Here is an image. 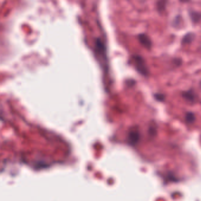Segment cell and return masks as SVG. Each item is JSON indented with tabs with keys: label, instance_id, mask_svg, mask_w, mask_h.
Masks as SVG:
<instances>
[{
	"label": "cell",
	"instance_id": "cell-1",
	"mask_svg": "<svg viewBox=\"0 0 201 201\" xmlns=\"http://www.w3.org/2000/svg\"><path fill=\"white\" fill-rule=\"evenodd\" d=\"M132 60L136 70L144 77L149 75V70L145 59L140 55H134L132 56Z\"/></svg>",
	"mask_w": 201,
	"mask_h": 201
},
{
	"label": "cell",
	"instance_id": "cell-2",
	"mask_svg": "<svg viewBox=\"0 0 201 201\" xmlns=\"http://www.w3.org/2000/svg\"><path fill=\"white\" fill-rule=\"evenodd\" d=\"M138 40L140 43L146 49L150 50L152 46V43L150 37L145 33H142L138 35Z\"/></svg>",
	"mask_w": 201,
	"mask_h": 201
},
{
	"label": "cell",
	"instance_id": "cell-3",
	"mask_svg": "<svg viewBox=\"0 0 201 201\" xmlns=\"http://www.w3.org/2000/svg\"><path fill=\"white\" fill-rule=\"evenodd\" d=\"M140 139V133L138 130H132L128 134V141L130 144H136Z\"/></svg>",
	"mask_w": 201,
	"mask_h": 201
},
{
	"label": "cell",
	"instance_id": "cell-4",
	"mask_svg": "<svg viewBox=\"0 0 201 201\" xmlns=\"http://www.w3.org/2000/svg\"><path fill=\"white\" fill-rule=\"evenodd\" d=\"M181 95L184 99L190 103H194L195 102L196 96L195 91L192 89L182 91Z\"/></svg>",
	"mask_w": 201,
	"mask_h": 201
},
{
	"label": "cell",
	"instance_id": "cell-5",
	"mask_svg": "<svg viewBox=\"0 0 201 201\" xmlns=\"http://www.w3.org/2000/svg\"><path fill=\"white\" fill-rule=\"evenodd\" d=\"M195 37H196V35L194 32H188L187 34H186L183 36L181 41V44L183 45L189 44L195 40Z\"/></svg>",
	"mask_w": 201,
	"mask_h": 201
},
{
	"label": "cell",
	"instance_id": "cell-6",
	"mask_svg": "<svg viewBox=\"0 0 201 201\" xmlns=\"http://www.w3.org/2000/svg\"><path fill=\"white\" fill-rule=\"evenodd\" d=\"M189 15L193 23H197L201 20V13L199 12L190 10L189 11Z\"/></svg>",
	"mask_w": 201,
	"mask_h": 201
},
{
	"label": "cell",
	"instance_id": "cell-7",
	"mask_svg": "<svg viewBox=\"0 0 201 201\" xmlns=\"http://www.w3.org/2000/svg\"><path fill=\"white\" fill-rule=\"evenodd\" d=\"M167 3V1H159L156 2V9H157V11L160 14L164 11Z\"/></svg>",
	"mask_w": 201,
	"mask_h": 201
},
{
	"label": "cell",
	"instance_id": "cell-8",
	"mask_svg": "<svg viewBox=\"0 0 201 201\" xmlns=\"http://www.w3.org/2000/svg\"><path fill=\"white\" fill-rule=\"evenodd\" d=\"M185 119L187 123H192L195 121L196 117L193 113L191 112H188L185 114Z\"/></svg>",
	"mask_w": 201,
	"mask_h": 201
},
{
	"label": "cell",
	"instance_id": "cell-9",
	"mask_svg": "<svg viewBox=\"0 0 201 201\" xmlns=\"http://www.w3.org/2000/svg\"><path fill=\"white\" fill-rule=\"evenodd\" d=\"M153 97L156 101L159 102H164L166 99V96L164 94L160 93H156L153 94Z\"/></svg>",
	"mask_w": 201,
	"mask_h": 201
},
{
	"label": "cell",
	"instance_id": "cell-10",
	"mask_svg": "<svg viewBox=\"0 0 201 201\" xmlns=\"http://www.w3.org/2000/svg\"><path fill=\"white\" fill-rule=\"evenodd\" d=\"M181 17L180 15H177L174 20L172 22V25L174 27H178L181 25Z\"/></svg>",
	"mask_w": 201,
	"mask_h": 201
},
{
	"label": "cell",
	"instance_id": "cell-11",
	"mask_svg": "<svg viewBox=\"0 0 201 201\" xmlns=\"http://www.w3.org/2000/svg\"><path fill=\"white\" fill-rule=\"evenodd\" d=\"M149 133L150 135H155L156 134V129L154 126H150L149 128Z\"/></svg>",
	"mask_w": 201,
	"mask_h": 201
},
{
	"label": "cell",
	"instance_id": "cell-12",
	"mask_svg": "<svg viewBox=\"0 0 201 201\" xmlns=\"http://www.w3.org/2000/svg\"><path fill=\"white\" fill-rule=\"evenodd\" d=\"M174 62H175V63L176 64V65H178V66L180 65L181 64V63H182V61H181V60L179 59V58H176V59L174 60Z\"/></svg>",
	"mask_w": 201,
	"mask_h": 201
},
{
	"label": "cell",
	"instance_id": "cell-13",
	"mask_svg": "<svg viewBox=\"0 0 201 201\" xmlns=\"http://www.w3.org/2000/svg\"><path fill=\"white\" fill-rule=\"evenodd\" d=\"M199 86H200V87L201 88V80H200V83H199Z\"/></svg>",
	"mask_w": 201,
	"mask_h": 201
}]
</instances>
